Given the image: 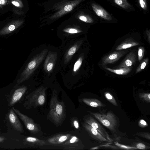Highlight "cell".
Returning <instances> with one entry per match:
<instances>
[{"mask_svg":"<svg viewBox=\"0 0 150 150\" xmlns=\"http://www.w3.org/2000/svg\"><path fill=\"white\" fill-rule=\"evenodd\" d=\"M8 117L10 122L13 128L19 132L23 133L24 131L22 125L12 108L9 110Z\"/></svg>","mask_w":150,"mask_h":150,"instance_id":"cell-12","label":"cell"},{"mask_svg":"<svg viewBox=\"0 0 150 150\" xmlns=\"http://www.w3.org/2000/svg\"><path fill=\"white\" fill-rule=\"evenodd\" d=\"M136 147L140 149H147L146 146L143 144L142 143H139L136 145Z\"/></svg>","mask_w":150,"mask_h":150,"instance_id":"cell-33","label":"cell"},{"mask_svg":"<svg viewBox=\"0 0 150 150\" xmlns=\"http://www.w3.org/2000/svg\"><path fill=\"white\" fill-rule=\"evenodd\" d=\"M24 142L25 145L30 146H44L47 144L46 141L32 137L26 138Z\"/></svg>","mask_w":150,"mask_h":150,"instance_id":"cell-19","label":"cell"},{"mask_svg":"<svg viewBox=\"0 0 150 150\" xmlns=\"http://www.w3.org/2000/svg\"><path fill=\"white\" fill-rule=\"evenodd\" d=\"M139 125L141 127H147L148 125L146 122L144 120H141L138 123Z\"/></svg>","mask_w":150,"mask_h":150,"instance_id":"cell-32","label":"cell"},{"mask_svg":"<svg viewBox=\"0 0 150 150\" xmlns=\"http://www.w3.org/2000/svg\"><path fill=\"white\" fill-rule=\"evenodd\" d=\"M145 52L144 47L140 46L138 47V59L139 62H140L144 57Z\"/></svg>","mask_w":150,"mask_h":150,"instance_id":"cell-26","label":"cell"},{"mask_svg":"<svg viewBox=\"0 0 150 150\" xmlns=\"http://www.w3.org/2000/svg\"><path fill=\"white\" fill-rule=\"evenodd\" d=\"M136 134L150 140V135H148L150 134L149 133H147L144 132L139 133H138Z\"/></svg>","mask_w":150,"mask_h":150,"instance_id":"cell-31","label":"cell"},{"mask_svg":"<svg viewBox=\"0 0 150 150\" xmlns=\"http://www.w3.org/2000/svg\"><path fill=\"white\" fill-rule=\"evenodd\" d=\"M139 1L141 7L144 9H146V5L145 0H139Z\"/></svg>","mask_w":150,"mask_h":150,"instance_id":"cell-34","label":"cell"},{"mask_svg":"<svg viewBox=\"0 0 150 150\" xmlns=\"http://www.w3.org/2000/svg\"><path fill=\"white\" fill-rule=\"evenodd\" d=\"M23 21L22 19H17L11 22L0 30V35H3L12 33L21 26Z\"/></svg>","mask_w":150,"mask_h":150,"instance_id":"cell-11","label":"cell"},{"mask_svg":"<svg viewBox=\"0 0 150 150\" xmlns=\"http://www.w3.org/2000/svg\"><path fill=\"white\" fill-rule=\"evenodd\" d=\"M11 3L16 7L19 8L22 7L23 5L20 0H13L11 1Z\"/></svg>","mask_w":150,"mask_h":150,"instance_id":"cell-30","label":"cell"},{"mask_svg":"<svg viewBox=\"0 0 150 150\" xmlns=\"http://www.w3.org/2000/svg\"><path fill=\"white\" fill-rule=\"evenodd\" d=\"M126 52V51L120 50L111 52L103 57L102 59L100 65H105L113 63L125 55Z\"/></svg>","mask_w":150,"mask_h":150,"instance_id":"cell-9","label":"cell"},{"mask_svg":"<svg viewBox=\"0 0 150 150\" xmlns=\"http://www.w3.org/2000/svg\"><path fill=\"white\" fill-rule=\"evenodd\" d=\"M48 52V49H45L34 56L21 73L17 80V84L19 85L29 79L44 59Z\"/></svg>","mask_w":150,"mask_h":150,"instance_id":"cell-3","label":"cell"},{"mask_svg":"<svg viewBox=\"0 0 150 150\" xmlns=\"http://www.w3.org/2000/svg\"><path fill=\"white\" fill-rule=\"evenodd\" d=\"M6 139L4 137H0V142H2L6 140Z\"/></svg>","mask_w":150,"mask_h":150,"instance_id":"cell-39","label":"cell"},{"mask_svg":"<svg viewBox=\"0 0 150 150\" xmlns=\"http://www.w3.org/2000/svg\"><path fill=\"white\" fill-rule=\"evenodd\" d=\"M79 18L81 21L87 23H92L93 22V19L88 16H81L79 17Z\"/></svg>","mask_w":150,"mask_h":150,"instance_id":"cell-29","label":"cell"},{"mask_svg":"<svg viewBox=\"0 0 150 150\" xmlns=\"http://www.w3.org/2000/svg\"><path fill=\"white\" fill-rule=\"evenodd\" d=\"M92 7L95 13L98 16L107 20L110 21L112 19L111 16L100 6L93 4Z\"/></svg>","mask_w":150,"mask_h":150,"instance_id":"cell-16","label":"cell"},{"mask_svg":"<svg viewBox=\"0 0 150 150\" xmlns=\"http://www.w3.org/2000/svg\"><path fill=\"white\" fill-rule=\"evenodd\" d=\"M73 124L75 127L77 129L79 128V124L76 120H74L73 121Z\"/></svg>","mask_w":150,"mask_h":150,"instance_id":"cell-37","label":"cell"},{"mask_svg":"<svg viewBox=\"0 0 150 150\" xmlns=\"http://www.w3.org/2000/svg\"><path fill=\"white\" fill-rule=\"evenodd\" d=\"M49 117L52 121L57 125L63 122L65 116L64 105L63 101L58 100L57 91H53L50 105Z\"/></svg>","mask_w":150,"mask_h":150,"instance_id":"cell-1","label":"cell"},{"mask_svg":"<svg viewBox=\"0 0 150 150\" xmlns=\"http://www.w3.org/2000/svg\"><path fill=\"white\" fill-rule=\"evenodd\" d=\"M83 125L90 135L93 139L100 142H109L96 129L92 127L89 124L84 122Z\"/></svg>","mask_w":150,"mask_h":150,"instance_id":"cell-13","label":"cell"},{"mask_svg":"<svg viewBox=\"0 0 150 150\" xmlns=\"http://www.w3.org/2000/svg\"><path fill=\"white\" fill-rule=\"evenodd\" d=\"M83 40H80L77 42L66 52L64 57V63H68L70 61L72 57L78 50L83 43Z\"/></svg>","mask_w":150,"mask_h":150,"instance_id":"cell-14","label":"cell"},{"mask_svg":"<svg viewBox=\"0 0 150 150\" xmlns=\"http://www.w3.org/2000/svg\"><path fill=\"white\" fill-rule=\"evenodd\" d=\"M58 54L56 52L49 51L45 60L44 69L45 72L50 73L53 70L57 59Z\"/></svg>","mask_w":150,"mask_h":150,"instance_id":"cell-8","label":"cell"},{"mask_svg":"<svg viewBox=\"0 0 150 150\" xmlns=\"http://www.w3.org/2000/svg\"><path fill=\"white\" fill-rule=\"evenodd\" d=\"M80 0H77L65 6L64 7L57 13L52 17V18H56L69 12L80 2Z\"/></svg>","mask_w":150,"mask_h":150,"instance_id":"cell-18","label":"cell"},{"mask_svg":"<svg viewBox=\"0 0 150 150\" xmlns=\"http://www.w3.org/2000/svg\"><path fill=\"white\" fill-rule=\"evenodd\" d=\"M69 140L66 142L64 145H71V144L76 143L79 142L78 138L75 136H72L71 138H69Z\"/></svg>","mask_w":150,"mask_h":150,"instance_id":"cell-27","label":"cell"},{"mask_svg":"<svg viewBox=\"0 0 150 150\" xmlns=\"http://www.w3.org/2000/svg\"><path fill=\"white\" fill-rule=\"evenodd\" d=\"M12 108L24 123L26 129L30 132L35 134L40 131V129L37 125L32 119L22 113L17 109L13 107Z\"/></svg>","mask_w":150,"mask_h":150,"instance_id":"cell-5","label":"cell"},{"mask_svg":"<svg viewBox=\"0 0 150 150\" xmlns=\"http://www.w3.org/2000/svg\"><path fill=\"white\" fill-rule=\"evenodd\" d=\"M83 59V55H81L78 58L75 63L73 68V71L76 72L77 71L80 67Z\"/></svg>","mask_w":150,"mask_h":150,"instance_id":"cell-23","label":"cell"},{"mask_svg":"<svg viewBox=\"0 0 150 150\" xmlns=\"http://www.w3.org/2000/svg\"><path fill=\"white\" fill-rule=\"evenodd\" d=\"M63 31L64 32L70 34L79 33L82 32V31L80 30L72 28H67L64 29Z\"/></svg>","mask_w":150,"mask_h":150,"instance_id":"cell-28","label":"cell"},{"mask_svg":"<svg viewBox=\"0 0 150 150\" xmlns=\"http://www.w3.org/2000/svg\"><path fill=\"white\" fill-rule=\"evenodd\" d=\"M27 89L25 86H19L11 93L8 98V106L12 107L19 102Z\"/></svg>","mask_w":150,"mask_h":150,"instance_id":"cell-7","label":"cell"},{"mask_svg":"<svg viewBox=\"0 0 150 150\" xmlns=\"http://www.w3.org/2000/svg\"><path fill=\"white\" fill-rule=\"evenodd\" d=\"M137 59L136 50H132L126 55L124 59L116 68L118 69L125 67H131L135 64Z\"/></svg>","mask_w":150,"mask_h":150,"instance_id":"cell-10","label":"cell"},{"mask_svg":"<svg viewBox=\"0 0 150 150\" xmlns=\"http://www.w3.org/2000/svg\"><path fill=\"white\" fill-rule=\"evenodd\" d=\"M104 68L110 72L116 74L124 75L129 73L131 71L132 68L131 67H125L117 69H111L108 67Z\"/></svg>","mask_w":150,"mask_h":150,"instance_id":"cell-21","label":"cell"},{"mask_svg":"<svg viewBox=\"0 0 150 150\" xmlns=\"http://www.w3.org/2000/svg\"><path fill=\"white\" fill-rule=\"evenodd\" d=\"M105 96L106 98L110 102L115 106H118L115 98L110 93L106 92L105 93Z\"/></svg>","mask_w":150,"mask_h":150,"instance_id":"cell-24","label":"cell"},{"mask_svg":"<svg viewBox=\"0 0 150 150\" xmlns=\"http://www.w3.org/2000/svg\"><path fill=\"white\" fill-rule=\"evenodd\" d=\"M83 120L85 122L96 129L109 142H112L113 141L112 139L110 137L106 130L97 120L89 115L85 116Z\"/></svg>","mask_w":150,"mask_h":150,"instance_id":"cell-6","label":"cell"},{"mask_svg":"<svg viewBox=\"0 0 150 150\" xmlns=\"http://www.w3.org/2000/svg\"><path fill=\"white\" fill-rule=\"evenodd\" d=\"M7 0H0V5L1 7L6 4Z\"/></svg>","mask_w":150,"mask_h":150,"instance_id":"cell-38","label":"cell"},{"mask_svg":"<svg viewBox=\"0 0 150 150\" xmlns=\"http://www.w3.org/2000/svg\"><path fill=\"white\" fill-rule=\"evenodd\" d=\"M115 3L117 5L122 7V5L123 4L122 0H114Z\"/></svg>","mask_w":150,"mask_h":150,"instance_id":"cell-35","label":"cell"},{"mask_svg":"<svg viewBox=\"0 0 150 150\" xmlns=\"http://www.w3.org/2000/svg\"><path fill=\"white\" fill-rule=\"evenodd\" d=\"M139 96L140 99L143 101L149 102H150V93H141L139 94Z\"/></svg>","mask_w":150,"mask_h":150,"instance_id":"cell-25","label":"cell"},{"mask_svg":"<svg viewBox=\"0 0 150 150\" xmlns=\"http://www.w3.org/2000/svg\"><path fill=\"white\" fill-rule=\"evenodd\" d=\"M47 88L41 86L26 96L23 104L24 107L28 109L43 105L45 100Z\"/></svg>","mask_w":150,"mask_h":150,"instance_id":"cell-4","label":"cell"},{"mask_svg":"<svg viewBox=\"0 0 150 150\" xmlns=\"http://www.w3.org/2000/svg\"><path fill=\"white\" fill-rule=\"evenodd\" d=\"M117 145L118 146H120V147L121 148H123L124 149H132V148L134 149V147L133 148V147H128L126 146L120 145L118 143L117 144Z\"/></svg>","mask_w":150,"mask_h":150,"instance_id":"cell-36","label":"cell"},{"mask_svg":"<svg viewBox=\"0 0 150 150\" xmlns=\"http://www.w3.org/2000/svg\"><path fill=\"white\" fill-rule=\"evenodd\" d=\"M89 113L108 129L114 137H117L120 122L117 117L113 112L109 111L106 113L91 112H89Z\"/></svg>","mask_w":150,"mask_h":150,"instance_id":"cell-2","label":"cell"},{"mask_svg":"<svg viewBox=\"0 0 150 150\" xmlns=\"http://www.w3.org/2000/svg\"><path fill=\"white\" fill-rule=\"evenodd\" d=\"M149 61L148 58L145 59L143 60L140 63L139 66L137 69L136 73H138L143 70L146 67Z\"/></svg>","mask_w":150,"mask_h":150,"instance_id":"cell-22","label":"cell"},{"mask_svg":"<svg viewBox=\"0 0 150 150\" xmlns=\"http://www.w3.org/2000/svg\"><path fill=\"white\" fill-rule=\"evenodd\" d=\"M82 101L87 105L93 107H104L105 105L101 102L96 99L83 98Z\"/></svg>","mask_w":150,"mask_h":150,"instance_id":"cell-20","label":"cell"},{"mask_svg":"<svg viewBox=\"0 0 150 150\" xmlns=\"http://www.w3.org/2000/svg\"><path fill=\"white\" fill-rule=\"evenodd\" d=\"M1 7V5H0V8Z\"/></svg>","mask_w":150,"mask_h":150,"instance_id":"cell-40","label":"cell"},{"mask_svg":"<svg viewBox=\"0 0 150 150\" xmlns=\"http://www.w3.org/2000/svg\"><path fill=\"white\" fill-rule=\"evenodd\" d=\"M71 137L69 134H59L49 138L47 142L53 144H59L64 143V142L69 139Z\"/></svg>","mask_w":150,"mask_h":150,"instance_id":"cell-15","label":"cell"},{"mask_svg":"<svg viewBox=\"0 0 150 150\" xmlns=\"http://www.w3.org/2000/svg\"><path fill=\"white\" fill-rule=\"evenodd\" d=\"M139 43L132 38H127L116 48V50H120L138 45Z\"/></svg>","mask_w":150,"mask_h":150,"instance_id":"cell-17","label":"cell"}]
</instances>
